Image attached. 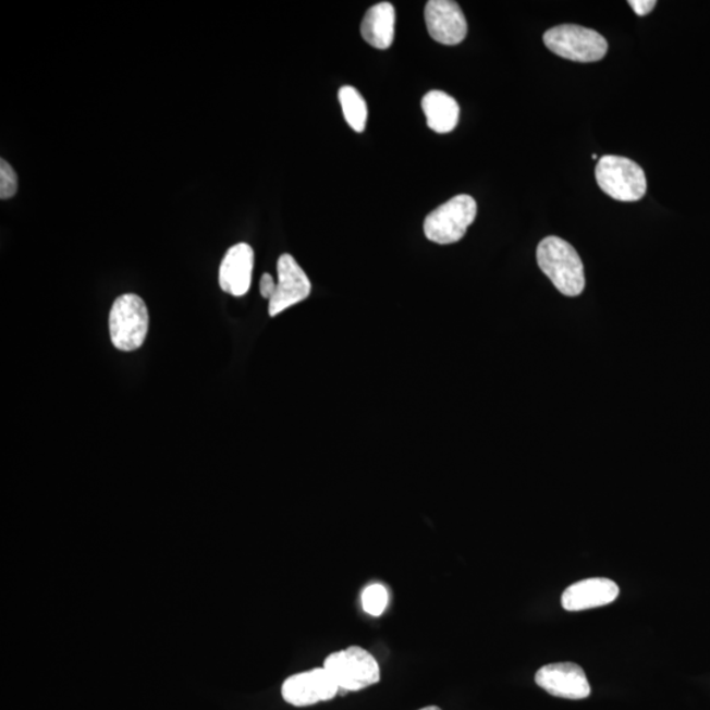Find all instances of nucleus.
I'll list each match as a JSON object with an SVG mask.
<instances>
[{
	"mask_svg": "<svg viewBox=\"0 0 710 710\" xmlns=\"http://www.w3.org/2000/svg\"><path fill=\"white\" fill-rule=\"evenodd\" d=\"M396 14L389 2L378 3L366 12L360 34L364 40L377 49H389L394 42Z\"/></svg>",
	"mask_w": 710,
	"mask_h": 710,
	"instance_id": "obj_13",
	"label": "nucleus"
},
{
	"mask_svg": "<svg viewBox=\"0 0 710 710\" xmlns=\"http://www.w3.org/2000/svg\"><path fill=\"white\" fill-rule=\"evenodd\" d=\"M109 325L113 346L122 352L137 351L148 334L147 304L135 294L119 296L110 310Z\"/></svg>",
	"mask_w": 710,
	"mask_h": 710,
	"instance_id": "obj_2",
	"label": "nucleus"
},
{
	"mask_svg": "<svg viewBox=\"0 0 710 710\" xmlns=\"http://www.w3.org/2000/svg\"><path fill=\"white\" fill-rule=\"evenodd\" d=\"M423 111L430 130L437 133L452 132L460 122V106L449 94L433 90L421 100Z\"/></svg>",
	"mask_w": 710,
	"mask_h": 710,
	"instance_id": "obj_14",
	"label": "nucleus"
},
{
	"mask_svg": "<svg viewBox=\"0 0 710 710\" xmlns=\"http://www.w3.org/2000/svg\"><path fill=\"white\" fill-rule=\"evenodd\" d=\"M537 262L561 294L574 297L585 290V266L567 241L555 236L542 240L537 249Z\"/></svg>",
	"mask_w": 710,
	"mask_h": 710,
	"instance_id": "obj_1",
	"label": "nucleus"
},
{
	"mask_svg": "<svg viewBox=\"0 0 710 710\" xmlns=\"http://www.w3.org/2000/svg\"><path fill=\"white\" fill-rule=\"evenodd\" d=\"M389 604V592L382 585H372L363 593V605L366 613L371 616H380Z\"/></svg>",
	"mask_w": 710,
	"mask_h": 710,
	"instance_id": "obj_16",
	"label": "nucleus"
},
{
	"mask_svg": "<svg viewBox=\"0 0 710 710\" xmlns=\"http://www.w3.org/2000/svg\"><path fill=\"white\" fill-rule=\"evenodd\" d=\"M325 669L344 693H357L380 681L376 658L359 646L333 652L326 659Z\"/></svg>",
	"mask_w": 710,
	"mask_h": 710,
	"instance_id": "obj_6",
	"label": "nucleus"
},
{
	"mask_svg": "<svg viewBox=\"0 0 710 710\" xmlns=\"http://www.w3.org/2000/svg\"><path fill=\"white\" fill-rule=\"evenodd\" d=\"M259 290H261V295L265 297V299H269V302L271 297L274 296L277 282L274 281V278L268 274V272L262 276L261 283H259Z\"/></svg>",
	"mask_w": 710,
	"mask_h": 710,
	"instance_id": "obj_19",
	"label": "nucleus"
},
{
	"mask_svg": "<svg viewBox=\"0 0 710 710\" xmlns=\"http://www.w3.org/2000/svg\"><path fill=\"white\" fill-rule=\"evenodd\" d=\"M17 193V175L8 161H0V199L12 198Z\"/></svg>",
	"mask_w": 710,
	"mask_h": 710,
	"instance_id": "obj_17",
	"label": "nucleus"
},
{
	"mask_svg": "<svg viewBox=\"0 0 710 710\" xmlns=\"http://www.w3.org/2000/svg\"><path fill=\"white\" fill-rule=\"evenodd\" d=\"M339 100L346 123L355 132H364L367 122V105L363 95L358 93L357 88L344 86L340 88Z\"/></svg>",
	"mask_w": 710,
	"mask_h": 710,
	"instance_id": "obj_15",
	"label": "nucleus"
},
{
	"mask_svg": "<svg viewBox=\"0 0 710 710\" xmlns=\"http://www.w3.org/2000/svg\"><path fill=\"white\" fill-rule=\"evenodd\" d=\"M536 683L551 696L562 699L583 700L591 695L585 670L572 662L543 665L537 671Z\"/></svg>",
	"mask_w": 710,
	"mask_h": 710,
	"instance_id": "obj_8",
	"label": "nucleus"
},
{
	"mask_svg": "<svg viewBox=\"0 0 710 710\" xmlns=\"http://www.w3.org/2000/svg\"><path fill=\"white\" fill-rule=\"evenodd\" d=\"M425 23L430 37L442 46H458L467 35V22L453 0H430L425 5Z\"/></svg>",
	"mask_w": 710,
	"mask_h": 710,
	"instance_id": "obj_10",
	"label": "nucleus"
},
{
	"mask_svg": "<svg viewBox=\"0 0 710 710\" xmlns=\"http://www.w3.org/2000/svg\"><path fill=\"white\" fill-rule=\"evenodd\" d=\"M543 42L551 52L576 62L600 61L608 52V42L599 32L575 24L549 29L543 35Z\"/></svg>",
	"mask_w": 710,
	"mask_h": 710,
	"instance_id": "obj_5",
	"label": "nucleus"
},
{
	"mask_svg": "<svg viewBox=\"0 0 710 710\" xmlns=\"http://www.w3.org/2000/svg\"><path fill=\"white\" fill-rule=\"evenodd\" d=\"M255 252L247 244L231 247L220 265L219 283L224 293L244 296L250 289Z\"/></svg>",
	"mask_w": 710,
	"mask_h": 710,
	"instance_id": "obj_11",
	"label": "nucleus"
},
{
	"mask_svg": "<svg viewBox=\"0 0 710 710\" xmlns=\"http://www.w3.org/2000/svg\"><path fill=\"white\" fill-rule=\"evenodd\" d=\"M278 282L274 296L269 302V315L276 317L283 310L306 301L310 295L309 278L301 268L295 258L290 255L279 257Z\"/></svg>",
	"mask_w": 710,
	"mask_h": 710,
	"instance_id": "obj_9",
	"label": "nucleus"
},
{
	"mask_svg": "<svg viewBox=\"0 0 710 710\" xmlns=\"http://www.w3.org/2000/svg\"><path fill=\"white\" fill-rule=\"evenodd\" d=\"M631 8L638 16H646L656 9V0H631Z\"/></svg>",
	"mask_w": 710,
	"mask_h": 710,
	"instance_id": "obj_18",
	"label": "nucleus"
},
{
	"mask_svg": "<svg viewBox=\"0 0 710 710\" xmlns=\"http://www.w3.org/2000/svg\"><path fill=\"white\" fill-rule=\"evenodd\" d=\"M475 218H477V201L470 195H456L425 218L424 233L436 244L458 243L464 238Z\"/></svg>",
	"mask_w": 710,
	"mask_h": 710,
	"instance_id": "obj_3",
	"label": "nucleus"
},
{
	"mask_svg": "<svg viewBox=\"0 0 710 710\" xmlns=\"http://www.w3.org/2000/svg\"><path fill=\"white\" fill-rule=\"evenodd\" d=\"M420 710H442V709L439 708V707H434V706H432V707H425V708H423V709H420Z\"/></svg>",
	"mask_w": 710,
	"mask_h": 710,
	"instance_id": "obj_20",
	"label": "nucleus"
},
{
	"mask_svg": "<svg viewBox=\"0 0 710 710\" xmlns=\"http://www.w3.org/2000/svg\"><path fill=\"white\" fill-rule=\"evenodd\" d=\"M619 595L620 588L613 580L591 578L564 589L561 601L564 610L579 612L611 604Z\"/></svg>",
	"mask_w": 710,
	"mask_h": 710,
	"instance_id": "obj_12",
	"label": "nucleus"
},
{
	"mask_svg": "<svg viewBox=\"0 0 710 710\" xmlns=\"http://www.w3.org/2000/svg\"><path fill=\"white\" fill-rule=\"evenodd\" d=\"M340 693L338 684L322 669H314L290 676L282 686L284 701L294 707H309L334 699Z\"/></svg>",
	"mask_w": 710,
	"mask_h": 710,
	"instance_id": "obj_7",
	"label": "nucleus"
},
{
	"mask_svg": "<svg viewBox=\"0 0 710 710\" xmlns=\"http://www.w3.org/2000/svg\"><path fill=\"white\" fill-rule=\"evenodd\" d=\"M596 181L602 192L619 201L642 199L648 188L642 168L629 158L620 156L600 158L596 167Z\"/></svg>",
	"mask_w": 710,
	"mask_h": 710,
	"instance_id": "obj_4",
	"label": "nucleus"
}]
</instances>
